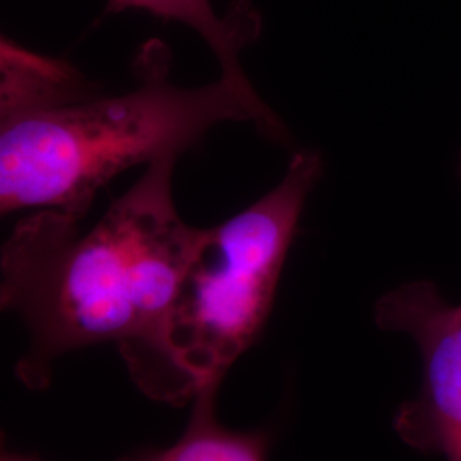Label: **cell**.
I'll list each match as a JSON object with an SVG mask.
<instances>
[{"mask_svg":"<svg viewBox=\"0 0 461 461\" xmlns=\"http://www.w3.org/2000/svg\"><path fill=\"white\" fill-rule=\"evenodd\" d=\"M176 159L146 166L89 230L74 215L36 209L11 230L0 255V301L30 337L17 366L28 386H43L62 354L116 344L146 395L176 405L195 398L166 342L167 313L200 230L175 203Z\"/></svg>","mask_w":461,"mask_h":461,"instance_id":"cell-1","label":"cell"},{"mask_svg":"<svg viewBox=\"0 0 461 461\" xmlns=\"http://www.w3.org/2000/svg\"><path fill=\"white\" fill-rule=\"evenodd\" d=\"M139 86L93 93L0 118V211L57 209L84 219L99 190L133 166L180 158L215 125L249 122L284 140L282 122L255 110L224 79L182 87L169 79L163 45L137 60Z\"/></svg>","mask_w":461,"mask_h":461,"instance_id":"cell-2","label":"cell"},{"mask_svg":"<svg viewBox=\"0 0 461 461\" xmlns=\"http://www.w3.org/2000/svg\"><path fill=\"white\" fill-rule=\"evenodd\" d=\"M321 175V154L299 150L264 197L198 230L166 321L173 363L195 396L217 392L264 329L299 219Z\"/></svg>","mask_w":461,"mask_h":461,"instance_id":"cell-3","label":"cell"},{"mask_svg":"<svg viewBox=\"0 0 461 461\" xmlns=\"http://www.w3.org/2000/svg\"><path fill=\"white\" fill-rule=\"evenodd\" d=\"M375 320L409 335L422 361L419 392L395 415L398 438L419 453L461 461V303L430 280H412L379 297Z\"/></svg>","mask_w":461,"mask_h":461,"instance_id":"cell-4","label":"cell"},{"mask_svg":"<svg viewBox=\"0 0 461 461\" xmlns=\"http://www.w3.org/2000/svg\"><path fill=\"white\" fill-rule=\"evenodd\" d=\"M122 11H146L163 21H176L197 32L209 49L214 51L221 66V79L247 99L268 120L279 122L248 81L241 67V51L247 49L260 32V17L251 5L240 4L230 9V16H217L211 0H108L104 14H118Z\"/></svg>","mask_w":461,"mask_h":461,"instance_id":"cell-5","label":"cell"},{"mask_svg":"<svg viewBox=\"0 0 461 461\" xmlns=\"http://www.w3.org/2000/svg\"><path fill=\"white\" fill-rule=\"evenodd\" d=\"M0 115L60 101L84 98L95 93L87 91V83L74 67L62 60L41 57L5 38H2L0 45Z\"/></svg>","mask_w":461,"mask_h":461,"instance_id":"cell-6","label":"cell"},{"mask_svg":"<svg viewBox=\"0 0 461 461\" xmlns=\"http://www.w3.org/2000/svg\"><path fill=\"white\" fill-rule=\"evenodd\" d=\"M215 392H200L190 424L178 443L127 461H267L260 436L230 432L214 415Z\"/></svg>","mask_w":461,"mask_h":461,"instance_id":"cell-7","label":"cell"},{"mask_svg":"<svg viewBox=\"0 0 461 461\" xmlns=\"http://www.w3.org/2000/svg\"><path fill=\"white\" fill-rule=\"evenodd\" d=\"M2 461H34V460H28V458H24V456H14V455H4V456H2Z\"/></svg>","mask_w":461,"mask_h":461,"instance_id":"cell-8","label":"cell"},{"mask_svg":"<svg viewBox=\"0 0 461 461\" xmlns=\"http://www.w3.org/2000/svg\"><path fill=\"white\" fill-rule=\"evenodd\" d=\"M460 175H461V154H460Z\"/></svg>","mask_w":461,"mask_h":461,"instance_id":"cell-9","label":"cell"}]
</instances>
